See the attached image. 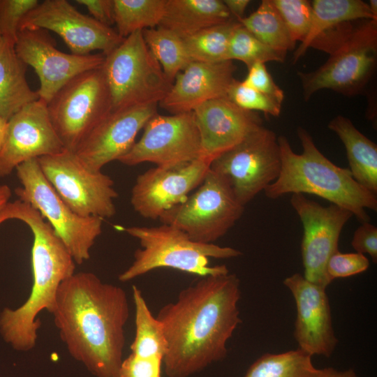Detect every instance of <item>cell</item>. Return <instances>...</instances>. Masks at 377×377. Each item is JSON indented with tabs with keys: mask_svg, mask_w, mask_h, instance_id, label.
<instances>
[{
	"mask_svg": "<svg viewBox=\"0 0 377 377\" xmlns=\"http://www.w3.org/2000/svg\"><path fill=\"white\" fill-rule=\"evenodd\" d=\"M240 280L235 274L200 276L164 305L156 318L167 341L168 377H188L226 357L227 343L242 323Z\"/></svg>",
	"mask_w": 377,
	"mask_h": 377,
	"instance_id": "obj_1",
	"label": "cell"
},
{
	"mask_svg": "<svg viewBox=\"0 0 377 377\" xmlns=\"http://www.w3.org/2000/svg\"><path fill=\"white\" fill-rule=\"evenodd\" d=\"M52 314L75 360L95 377H119L129 317L123 288L92 272H75L59 286Z\"/></svg>",
	"mask_w": 377,
	"mask_h": 377,
	"instance_id": "obj_2",
	"label": "cell"
},
{
	"mask_svg": "<svg viewBox=\"0 0 377 377\" xmlns=\"http://www.w3.org/2000/svg\"><path fill=\"white\" fill-rule=\"evenodd\" d=\"M3 220L17 219L28 226L34 236L31 249L33 284L28 299L16 309L0 313V334L13 349H33L41 325L43 310L52 313L61 283L75 273V263L50 224L29 204L16 200L1 212Z\"/></svg>",
	"mask_w": 377,
	"mask_h": 377,
	"instance_id": "obj_3",
	"label": "cell"
},
{
	"mask_svg": "<svg viewBox=\"0 0 377 377\" xmlns=\"http://www.w3.org/2000/svg\"><path fill=\"white\" fill-rule=\"evenodd\" d=\"M302 152L295 153L284 135L278 137L281 167L278 178L264 191L276 200L288 193L318 195L350 211L361 222H369L366 209L377 210V194L358 184L348 168L334 164L316 147L304 128L297 129Z\"/></svg>",
	"mask_w": 377,
	"mask_h": 377,
	"instance_id": "obj_4",
	"label": "cell"
},
{
	"mask_svg": "<svg viewBox=\"0 0 377 377\" xmlns=\"http://www.w3.org/2000/svg\"><path fill=\"white\" fill-rule=\"evenodd\" d=\"M124 230L139 240L132 264L119 275L121 282L131 281L158 268H172L200 276L227 274L225 265L210 266L209 258L227 259L242 253L234 248L191 239L180 229L168 224L130 226Z\"/></svg>",
	"mask_w": 377,
	"mask_h": 377,
	"instance_id": "obj_5",
	"label": "cell"
},
{
	"mask_svg": "<svg viewBox=\"0 0 377 377\" xmlns=\"http://www.w3.org/2000/svg\"><path fill=\"white\" fill-rule=\"evenodd\" d=\"M102 71L108 88L111 111L157 105L169 92L172 83L138 31L105 55Z\"/></svg>",
	"mask_w": 377,
	"mask_h": 377,
	"instance_id": "obj_6",
	"label": "cell"
},
{
	"mask_svg": "<svg viewBox=\"0 0 377 377\" xmlns=\"http://www.w3.org/2000/svg\"><path fill=\"white\" fill-rule=\"evenodd\" d=\"M22 186L15 189L18 200L39 212L61 239L75 264L90 258V250L102 232L103 219L82 217L64 202L43 175L38 159L16 168Z\"/></svg>",
	"mask_w": 377,
	"mask_h": 377,
	"instance_id": "obj_7",
	"label": "cell"
},
{
	"mask_svg": "<svg viewBox=\"0 0 377 377\" xmlns=\"http://www.w3.org/2000/svg\"><path fill=\"white\" fill-rule=\"evenodd\" d=\"M244 210L227 181L209 169L195 191L158 219L180 229L193 241L214 244L235 226Z\"/></svg>",
	"mask_w": 377,
	"mask_h": 377,
	"instance_id": "obj_8",
	"label": "cell"
},
{
	"mask_svg": "<svg viewBox=\"0 0 377 377\" xmlns=\"http://www.w3.org/2000/svg\"><path fill=\"white\" fill-rule=\"evenodd\" d=\"M377 59V20L355 28L345 41L318 68L298 72L304 98L331 89L345 96L360 93L372 76Z\"/></svg>",
	"mask_w": 377,
	"mask_h": 377,
	"instance_id": "obj_9",
	"label": "cell"
},
{
	"mask_svg": "<svg viewBox=\"0 0 377 377\" xmlns=\"http://www.w3.org/2000/svg\"><path fill=\"white\" fill-rule=\"evenodd\" d=\"M101 68L76 76L47 104L50 121L65 149L75 152L89 133L111 111L110 94Z\"/></svg>",
	"mask_w": 377,
	"mask_h": 377,
	"instance_id": "obj_10",
	"label": "cell"
},
{
	"mask_svg": "<svg viewBox=\"0 0 377 377\" xmlns=\"http://www.w3.org/2000/svg\"><path fill=\"white\" fill-rule=\"evenodd\" d=\"M278 137L264 126L212 160L209 169L223 177L244 207L279 177Z\"/></svg>",
	"mask_w": 377,
	"mask_h": 377,
	"instance_id": "obj_11",
	"label": "cell"
},
{
	"mask_svg": "<svg viewBox=\"0 0 377 377\" xmlns=\"http://www.w3.org/2000/svg\"><path fill=\"white\" fill-rule=\"evenodd\" d=\"M37 159L47 180L75 214L103 219L115 214L118 193L110 176L87 169L67 149Z\"/></svg>",
	"mask_w": 377,
	"mask_h": 377,
	"instance_id": "obj_12",
	"label": "cell"
},
{
	"mask_svg": "<svg viewBox=\"0 0 377 377\" xmlns=\"http://www.w3.org/2000/svg\"><path fill=\"white\" fill-rule=\"evenodd\" d=\"M200 154V138L193 112L156 113L144 126L140 139L118 161L129 166L149 162L170 168L193 161Z\"/></svg>",
	"mask_w": 377,
	"mask_h": 377,
	"instance_id": "obj_13",
	"label": "cell"
},
{
	"mask_svg": "<svg viewBox=\"0 0 377 377\" xmlns=\"http://www.w3.org/2000/svg\"><path fill=\"white\" fill-rule=\"evenodd\" d=\"M290 202L303 226V275L308 281L327 288L332 283L326 273L327 261L339 251L342 229L353 215L334 204L324 207L302 193L292 194Z\"/></svg>",
	"mask_w": 377,
	"mask_h": 377,
	"instance_id": "obj_14",
	"label": "cell"
},
{
	"mask_svg": "<svg viewBox=\"0 0 377 377\" xmlns=\"http://www.w3.org/2000/svg\"><path fill=\"white\" fill-rule=\"evenodd\" d=\"M24 29L52 31L77 55L95 50L107 55L124 39L113 28L81 13L66 0L39 2L22 20L19 31Z\"/></svg>",
	"mask_w": 377,
	"mask_h": 377,
	"instance_id": "obj_15",
	"label": "cell"
},
{
	"mask_svg": "<svg viewBox=\"0 0 377 377\" xmlns=\"http://www.w3.org/2000/svg\"><path fill=\"white\" fill-rule=\"evenodd\" d=\"M15 51L37 74L39 98L47 104L68 82L86 71L101 68L105 60L102 53L77 55L57 48L54 40L43 29L19 31Z\"/></svg>",
	"mask_w": 377,
	"mask_h": 377,
	"instance_id": "obj_16",
	"label": "cell"
},
{
	"mask_svg": "<svg viewBox=\"0 0 377 377\" xmlns=\"http://www.w3.org/2000/svg\"><path fill=\"white\" fill-rule=\"evenodd\" d=\"M211 162L209 158L200 157L170 168L156 166L139 175L131 195L134 211L146 219H159L200 186Z\"/></svg>",
	"mask_w": 377,
	"mask_h": 377,
	"instance_id": "obj_17",
	"label": "cell"
},
{
	"mask_svg": "<svg viewBox=\"0 0 377 377\" xmlns=\"http://www.w3.org/2000/svg\"><path fill=\"white\" fill-rule=\"evenodd\" d=\"M64 149L50 121L47 104L39 98L8 119L0 151V177L9 175L24 162Z\"/></svg>",
	"mask_w": 377,
	"mask_h": 377,
	"instance_id": "obj_18",
	"label": "cell"
},
{
	"mask_svg": "<svg viewBox=\"0 0 377 377\" xmlns=\"http://www.w3.org/2000/svg\"><path fill=\"white\" fill-rule=\"evenodd\" d=\"M157 105H146L110 111L84 138L75 154L89 170L101 171L118 161L135 142L139 131L157 113Z\"/></svg>",
	"mask_w": 377,
	"mask_h": 377,
	"instance_id": "obj_19",
	"label": "cell"
},
{
	"mask_svg": "<svg viewBox=\"0 0 377 377\" xmlns=\"http://www.w3.org/2000/svg\"><path fill=\"white\" fill-rule=\"evenodd\" d=\"M283 284L292 293L296 305L294 337L298 348L311 356L330 357L338 339L326 288L308 281L300 273L286 277Z\"/></svg>",
	"mask_w": 377,
	"mask_h": 377,
	"instance_id": "obj_20",
	"label": "cell"
},
{
	"mask_svg": "<svg viewBox=\"0 0 377 377\" xmlns=\"http://www.w3.org/2000/svg\"><path fill=\"white\" fill-rule=\"evenodd\" d=\"M193 113L200 138V157L212 161L263 126L256 112L239 108L227 97L209 101Z\"/></svg>",
	"mask_w": 377,
	"mask_h": 377,
	"instance_id": "obj_21",
	"label": "cell"
},
{
	"mask_svg": "<svg viewBox=\"0 0 377 377\" xmlns=\"http://www.w3.org/2000/svg\"><path fill=\"white\" fill-rule=\"evenodd\" d=\"M236 70L232 61H191L175 77L160 106L171 114L193 112L202 104L227 97Z\"/></svg>",
	"mask_w": 377,
	"mask_h": 377,
	"instance_id": "obj_22",
	"label": "cell"
},
{
	"mask_svg": "<svg viewBox=\"0 0 377 377\" xmlns=\"http://www.w3.org/2000/svg\"><path fill=\"white\" fill-rule=\"evenodd\" d=\"M232 19L221 0H167L158 27L182 39Z\"/></svg>",
	"mask_w": 377,
	"mask_h": 377,
	"instance_id": "obj_23",
	"label": "cell"
},
{
	"mask_svg": "<svg viewBox=\"0 0 377 377\" xmlns=\"http://www.w3.org/2000/svg\"><path fill=\"white\" fill-rule=\"evenodd\" d=\"M327 127L343 142L354 179L371 192L377 194V145L343 115L330 121Z\"/></svg>",
	"mask_w": 377,
	"mask_h": 377,
	"instance_id": "obj_24",
	"label": "cell"
},
{
	"mask_svg": "<svg viewBox=\"0 0 377 377\" xmlns=\"http://www.w3.org/2000/svg\"><path fill=\"white\" fill-rule=\"evenodd\" d=\"M27 65L19 57L15 45L0 40V116L6 120L27 105L39 99L27 80Z\"/></svg>",
	"mask_w": 377,
	"mask_h": 377,
	"instance_id": "obj_25",
	"label": "cell"
},
{
	"mask_svg": "<svg viewBox=\"0 0 377 377\" xmlns=\"http://www.w3.org/2000/svg\"><path fill=\"white\" fill-rule=\"evenodd\" d=\"M309 31L293 54V62L302 57L311 43L324 32L344 23L366 19L377 20L368 3L361 0H313Z\"/></svg>",
	"mask_w": 377,
	"mask_h": 377,
	"instance_id": "obj_26",
	"label": "cell"
},
{
	"mask_svg": "<svg viewBox=\"0 0 377 377\" xmlns=\"http://www.w3.org/2000/svg\"><path fill=\"white\" fill-rule=\"evenodd\" d=\"M135 306V334L130 346L131 353L142 357H156L163 360L167 351V341L162 325L154 317L141 290L132 287Z\"/></svg>",
	"mask_w": 377,
	"mask_h": 377,
	"instance_id": "obj_27",
	"label": "cell"
},
{
	"mask_svg": "<svg viewBox=\"0 0 377 377\" xmlns=\"http://www.w3.org/2000/svg\"><path fill=\"white\" fill-rule=\"evenodd\" d=\"M319 371L313 364L312 356L297 348L263 355L244 377H316Z\"/></svg>",
	"mask_w": 377,
	"mask_h": 377,
	"instance_id": "obj_28",
	"label": "cell"
},
{
	"mask_svg": "<svg viewBox=\"0 0 377 377\" xmlns=\"http://www.w3.org/2000/svg\"><path fill=\"white\" fill-rule=\"evenodd\" d=\"M167 0H113L117 32L123 38L158 27Z\"/></svg>",
	"mask_w": 377,
	"mask_h": 377,
	"instance_id": "obj_29",
	"label": "cell"
},
{
	"mask_svg": "<svg viewBox=\"0 0 377 377\" xmlns=\"http://www.w3.org/2000/svg\"><path fill=\"white\" fill-rule=\"evenodd\" d=\"M239 22L258 40L277 51L286 54L295 47L272 0H263L256 10Z\"/></svg>",
	"mask_w": 377,
	"mask_h": 377,
	"instance_id": "obj_30",
	"label": "cell"
},
{
	"mask_svg": "<svg viewBox=\"0 0 377 377\" xmlns=\"http://www.w3.org/2000/svg\"><path fill=\"white\" fill-rule=\"evenodd\" d=\"M144 40L172 84L175 77L191 62L182 38L161 27L142 31Z\"/></svg>",
	"mask_w": 377,
	"mask_h": 377,
	"instance_id": "obj_31",
	"label": "cell"
},
{
	"mask_svg": "<svg viewBox=\"0 0 377 377\" xmlns=\"http://www.w3.org/2000/svg\"><path fill=\"white\" fill-rule=\"evenodd\" d=\"M239 24L232 18L183 39L191 61L218 63L228 61L230 39Z\"/></svg>",
	"mask_w": 377,
	"mask_h": 377,
	"instance_id": "obj_32",
	"label": "cell"
},
{
	"mask_svg": "<svg viewBox=\"0 0 377 377\" xmlns=\"http://www.w3.org/2000/svg\"><path fill=\"white\" fill-rule=\"evenodd\" d=\"M286 54L261 42L239 24L233 31L228 46V60H238L247 68L256 63L283 62Z\"/></svg>",
	"mask_w": 377,
	"mask_h": 377,
	"instance_id": "obj_33",
	"label": "cell"
},
{
	"mask_svg": "<svg viewBox=\"0 0 377 377\" xmlns=\"http://www.w3.org/2000/svg\"><path fill=\"white\" fill-rule=\"evenodd\" d=\"M281 15L291 40L295 44L306 38L311 26L312 6L306 0H272Z\"/></svg>",
	"mask_w": 377,
	"mask_h": 377,
	"instance_id": "obj_34",
	"label": "cell"
},
{
	"mask_svg": "<svg viewBox=\"0 0 377 377\" xmlns=\"http://www.w3.org/2000/svg\"><path fill=\"white\" fill-rule=\"evenodd\" d=\"M227 98L244 110L262 112L273 117L281 114V104L236 79L229 87Z\"/></svg>",
	"mask_w": 377,
	"mask_h": 377,
	"instance_id": "obj_35",
	"label": "cell"
},
{
	"mask_svg": "<svg viewBox=\"0 0 377 377\" xmlns=\"http://www.w3.org/2000/svg\"><path fill=\"white\" fill-rule=\"evenodd\" d=\"M38 3V0H0L1 38L15 45L22 20Z\"/></svg>",
	"mask_w": 377,
	"mask_h": 377,
	"instance_id": "obj_36",
	"label": "cell"
},
{
	"mask_svg": "<svg viewBox=\"0 0 377 377\" xmlns=\"http://www.w3.org/2000/svg\"><path fill=\"white\" fill-rule=\"evenodd\" d=\"M369 267V261L359 253L335 252L328 260L326 273L329 279L346 278L365 272Z\"/></svg>",
	"mask_w": 377,
	"mask_h": 377,
	"instance_id": "obj_37",
	"label": "cell"
},
{
	"mask_svg": "<svg viewBox=\"0 0 377 377\" xmlns=\"http://www.w3.org/2000/svg\"><path fill=\"white\" fill-rule=\"evenodd\" d=\"M242 82L281 105L284 100V91L275 83L265 64L256 63L249 67Z\"/></svg>",
	"mask_w": 377,
	"mask_h": 377,
	"instance_id": "obj_38",
	"label": "cell"
},
{
	"mask_svg": "<svg viewBox=\"0 0 377 377\" xmlns=\"http://www.w3.org/2000/svg\"><path fill=\"white\" fill-rule=\"evenodd\" d=\"M163 360L156 357H142L131 353L124 359L119 377H161Z\"/></svg>",
	"mask_w": 377,
	"mask_h": 377,
	"instance_id": "obj_39",
	"label": "cell"
},
{
	"mask_svg": "<svg viewBox=\"0 0 377 377\" xmlns=\"http://www.w3.org/2000/svg\"><path fill=\"white\" fill-rule=\"evenodd\" d=\"M351 246L361 254H369L373 263L377 262V228L369 222L361 223L354 232Z\"/></svg>",
	"mask_w": 377,
	"mask_h": 377,
	"instance_id": "obj_40",
	"label": "cell"
},
{
	"mask_svg": "<svg viewBox=\"0 0 377 377\" xmlns=\"http://www.w3.org/2000/svg\"><path fill=\"white\" fill-rule=\"evenodd\" d=\"M76 2L84 6L97 22L108 27L114 24L113 0H77Z\"/></svg>",
	"mask_w": 377,
	"mask_h": 377,
	"instance_id": "obj_41",
	"label": "cell"
},
{
	"mask_svg": "<svg viewBox=\"0 0 377 377\" xmlns=\"http://www.w3.org/2000/svg\"><path fill=\"white\" fill-rule=\"evenodd\" d=\"M232 18L239 22L243 19L249 0H223V1Z\"/></svg>",
	"mask_w": 377,
	"mask_h": 377,
	"instance_id": "obj_42",
	"label": "cell"
},
{
	"mask_svg": "<svg viewBox=\"0 0 377 377\" xmlns=\"http://www.w3.org/2000/svg\"><path fill=\"white\" fill-rule=\"evenodd\" d=\"M316 377H359L355 371L349 369L346 371H338L332 367L320 369Z\"/></svg>",
	"mask_w": 377,
	"mask_h": 377,
	"instance_id": "obj_43",
	"label": "cell"
},
{
	"mask_svg": "<svg viewBox=\"0 0 377 377\" xmlns=\"http://www.w3.org/2000/svg\"><path fill=\"white\" fill-rule=\"evenodd\" d=\"M11 196V190L6 184L0 185V210L9 202Z\"/></svg>",
	"mask_w": 377,
	"mask_h": 377,
	"instance_id": "obj_44",
	"label": "cell"
},
{
	"mask_svg": "<svg viewBox=\"0 0 377 377\" xmlns=\"http://www.w3.org/2000/svg\"><path fill=\"white\" fill-rule=\"evenodd\" d=\"M8 128V121L0 116V151L3 144Z\"/></svg>",
	"mask_w": 377,
	"mask_h": 377,
	"instance_id": "obj_45",
	"label": "cell"
},
{
	"mask_svg": "<svg viewBox=\"0 0 377 377\" xmlns=\"http://www.w3.org/2000/svg\"><path fill=\"white\" fill-rule=\"evenodd\" d=\"M368 5L372 15L377 18V0H370Z\"/></svg>",
	"mask_w": 377,
	"mask_h": 377,
	"instance_id": "obj_46",
	"label": "cell"
},
{
	"mask_svg": "<svg viewBox=\"0 0 377 377\" xmlns=\"http://www.w3.org/2000/svg\"><path fill=\"white\" fill-rule=\"evenodd\" d=\"M1 34H0V40H1Z\"/></svg>",
	"mask_w": 377,
	"mask_h": 377,
	"instance_id": "obj_47",
	"label": "cell"
}]
</instances>
